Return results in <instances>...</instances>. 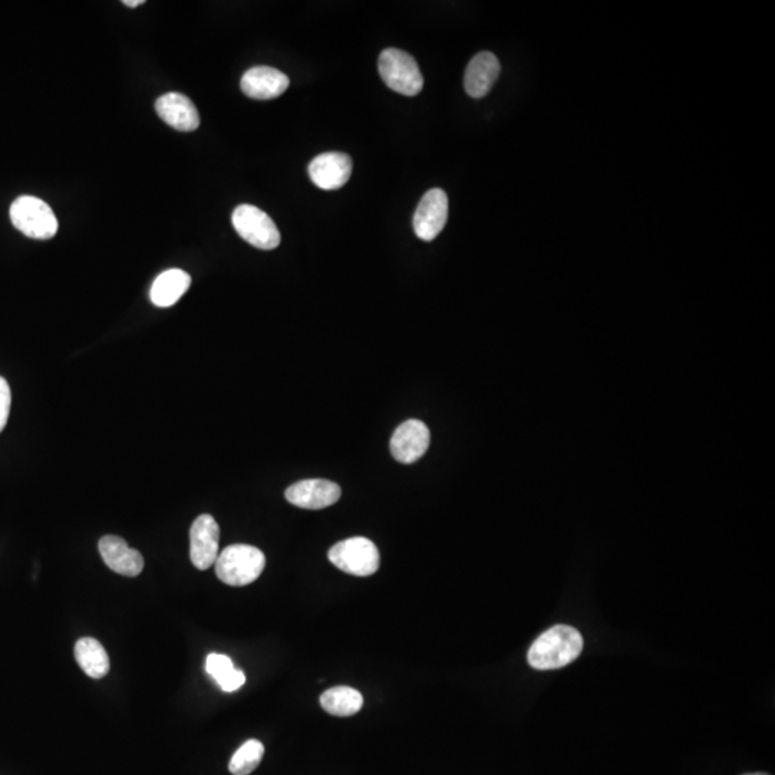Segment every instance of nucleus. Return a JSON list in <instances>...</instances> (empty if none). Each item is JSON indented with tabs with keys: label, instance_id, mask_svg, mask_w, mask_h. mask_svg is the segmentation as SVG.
<instances>
[{
	"label": "nucleus",
	"instance_id": "nucleus-1",
	"mask_svg": "<svg viewBox=\"0 0 775 775\" xmlns=\"http://www.w3.org/2000/svg\"><path fill=\"white\" fill-rule=\"evenodd\" d=\"M583 651V636L572 626L557 625L540 635L527 654L534 669L549 671L572 664Z\"/></svg>",
	"mask_w": 775,
	"mask_h": 775
},
{
	"label": "nucleus",
	"instance_id": "nucleus-2",
	"mask_svg": "<svg viewBox=\"0 0 775 775\" xmlns=\"http://www.w3.org/2000/svg\"><path fill=\"white\" fill-rule=\"evenodd\" d=\"M216 575L229 586H247L262 575L266 557L262 550L249 544H233L219 553Z\"/></svg>",
	"mask_w": 775,
	"mask_h": 775
},
{
	"label": "nucleus",
	"instance_id": "nucleus-3",
	"mask_svg": "<svg viewBox=\"0 0 775 775\" xmlns=\"http://www.w3.org/2000/svg\"><path fill=\"white\" fill-rule=\"evenodd\" d=\"M379 74L385 84L398 94L415 97L424 87L420 67L414 56L401 49H385L379 56Z\"/></svg>",
	"mask_w": 775,
	"mask_h": 775
},
{
	"label": "nucleus",
	"instance_id": "nucleus-4",
	"mask_svg": "<svg viewBox=\"0 0 775 775\" xmlns=\"http://www.w3.org/2000/svg\"><path fill=\"white\" fill-rule=\"evenodd\" d=\"M13 226L25 236L36 240L52 239L58 232V220L51 207L32 196H22L11 206Z\"/></svg>",
	"mask_w": 775,
	"mask_h": 775
},
{
	"label": "nucleus",
	"instance_id": "nucleus-5",
	"mask_svg": "<svg viewBox=\"0 0 775 775\" xmlns=\"http://www.w3.org/2000/svg\"><path fill=\"white\" fill-rule=\"evenodd\" d=\"M328 557L339 570L358 577L374 575L381 563L378 547L365 537H352L336 543L329 550Z\"/></svg>",
	"mask_w": 775,
	"mask_h": 775
},
{
	"label": "nucleus",
	"instance_id": "nucleus-6",
	"mask_svg": "<svg viewBox=\"0 0 775 775\" xmlns=\"http://www.w3.org/2000/svg\"><path fill=\"white\" fill-rule=\"evenodd\" d=\"M233 227L239 236L260 250H273L280 244V233L275 222L265 211L250 204H242L233 211Z\"/></svg>",
	"mask_w": 775,
	"mask_h": 775
},
{
	"label": "nucleus",
	"instance_id": "nucleus-7",
	"mask_svg": "<svg viewBox=\"0 0 775 775\" xmlns=\"http://www.w3.org/2000/svg\"><path fill=\"white\" fill-rule=\"evenodd\" d=\"M220 527L210 514H201L190 530V557L199 570L210 569L219 557Z\"/></svg>",
	"mask_w": 775,
	"mask_h": 775
},
{
	"label": "nucleus",
	"instance_id": "nucleus-8",
	"mask_svg": "<svg viewBox=\"0 0 775 775\" xmlns=\"http://www.w3.org/2000/svg\"><path fill=\"white\" fill-rule=\"evenodd\" d=\"M448 197L441 189H432L422 197L414 216L415 234L424 242H431L447 224Z\"/></svg>",
	"mask_w": 775,
	"mask_h": 775
},
{
	"label": "nucleus",
	"instance_id": "nucleus-9",
	"mask_svg": "<svg viewBox=\"0 0 775 775\" xmlns=\"http://www.w3.org/2000/svg\"><path fill=\"white\" fill-rule=\"evenodd\" d=\"M286 500L293 506L305 510H322L338 503L342 496L341 487L329 480H303L286 490Z\"/></svg>",
	"mask_w": 775,
	"mask_h": 775
},
{
	"label": "nucleus",
	"instance_id": "nucleus-10",
	"mask_svg": "<svg viewBox=\"0 0 775 775\" xmlns=\"http://www.w3.org/2000/svg\"><path fill=\"white\" fill-rule=\"evenodd\" d=\"M430 430L422 421L408 420L399 425L391 438V453L401 464L420 460L430 447Z\"/></svg>",
	"mask_w": 775,
	"mask_h": 775
},
{
	"label": "nucleus",
	"instance_id": "nucleus-11",
	"mask_svg": "<svg viewBox=\"0 0 775 775\" xmlns=\"http://www.w3.org/2000/svg\"><path fill=\"white\" fill-rule=\"evenodd\" d=\"M352 174V160L344 153L318 155L309 164V176L322 190H338L348 183Z\"/></svg>",
	"mask_w": 775,
	"mask_h": 775
},
{
	"label": "nucleus",
	"instance_id": "nucleus-12",
	"mask_svg": "<svg viewBox=\"0 0 775 775\" xmlns=\"http://www.w3.org/2000/svg\"><path fill=\"white\" fill-rule=\"evenodd\" d=\"M155 110L161 120L174 130L190 133L200 125V115L196 105L186 95L170 92L155 102Z\"/></svg>",
	"mask_w": 775,
	"mask_h": 775
},
{
	"label": "nucleus",
	"instance_id": "nucleus-13",
	"mask_svg": "<svg viewBox=\"0 0 775 775\" xmlns=\"http://www.w3.org/2000/svg\"><path fill=\"white\" fill-rule=\"evenodd\" d=\"M100 553L105 565L118 575L135 577L144 569V557L138 550L128 546L118 536H104L100 542Z\"/></svg>",
	"mask_w": 775,
	"mask_h": 775
},
{
	"label": "nucleus",
	"instance_id": "nucleus-14",
	"mask_svg": "<svg viewBox=\"0 0 775 775\" xmlns=\"http://www.w3.org/2000/svg\"><path fill=\"white\" fill-rule=\"evenodd\" d=\"M240 87L253 100H273L285 94L289 88V78L279 69L255 67L243 75Z\"/></svg>",
	"mask_w": 775,
	"mask_h": 775
},
{
	"label": "nucleus",
	"instance_id": "nucleus-15",
	"mask_svg": "<svg viewBox=\"0 0 775 775\" xmlns=\"http://www.w3.org/2000/svg\"><path fill=\"white\" fill-rule=\"evenodd\" d=\"M500 61L491 52H480L465 71L464 88L471 98L486 97L500 75Z\"/></svg>",
	"mask_w": 775,
	"mask_h": 775
},
{
	"label": "nucleus",
	"instance_id": "nucleus-16",
	"mask_svg": "<svg viewBox=\"0 0 775 775\" xmlns=\"http://www.w3.org/2000/svg\"><path fill=\"white\" fill-rule=\"evenodd\" d=\"M191 277L181 269H170L154 280L150 290V299L158 308H170L183 298L190 289Z\"/></svg>",
	"mask_w": 775,
	"mask_h": 775
},
{
	"label": "nucleus",
	"instance_id": "nucleus-17",
	"mask_svg": "<svg viewBox=\"0 0 775 775\" xmlns=\"http://www.w3.org/2000/svg\"><path fill=\"white\" fill-rule=\"evenodd\" d=\"M75 659L89 678L101 679L110 672V658L97 639H79L75 645Z\"/></svg>",
	"mask_w": 775,
	"mask_h": 775
},
{
	"label": "nucleus",
	"instance_id": "nucleus-18",
	"mask_svg": "<svg viewBox=\"0 0 775 775\" xmlns=\"http://www.w3.org/2000/svg\"><path fill=\"white\" fill-rule=\"evenodd\" d=\"M321 705L333 717H352L361 711L364 697L354 688L335 687L323 692Z\"/></svg>",
	"mask_w": 775,
	"mask_h": 775
},
{
	"label": "nucleus",
	"instance_id": "nucleus-19",
	"mask_svg": "<svg viewBox=\"0 0 775 775\" xmlns=\"http://www.w3.org/2000/svg\"><path fill=\"white\" fill-rule=\"evenodd\" d=\"M206 671L224 692L237 691L246 682L244 672L234 668L232 659L226 655L210 654L207 656Z\"/></svg>",
	"mask_w": 775,
	"mask_h": 775
},
{
	"label": "nucleus",
	"instance_id": "nucleus-20",
	"mask_svg": "<svg viewBox=\"0 0 775 775\" xmlns=\"http://www.w3.org/2000/svg\"><path fill=\"white\" fill-rule=\"evenodd\" d=\"M265 755V747L262 742L249 740L234 753L230 760L229 770L233 775H249L259 767Z\"/></svg>",
	"mask_w": 775,
	"mask_h": 775
},
{
	"label": "nucleus",
	"instance_id": "nucleus-21",
	"mask_svg": "<svg viewBox=\"0 0 775 775\" xmlns=\"http://www.w3.org/2000/svg\"><path fill=\"white\" fill-rule=\"evenodd\" d=\"M12 394L11 387L5 378L0 377V432L5 430L11 412Z\"/></svg>",
	"mask_w": 775,
	"mask_h": 775
},
{
	"label": "nucleus",
	"instance_id": "nucleus-22",
	"mask_svg": "<svg viewBox=\"0 0 775 775\" xmlns=\"http://www.w3.org/2000/svg\"><path fill=\"white\" fill-rule=\"evenodd\" d=\"M125 6H128V8H137V6L144 5V0H124Z\"/></svg>",
	"mask_w": 775,
	"mask_h": 775
},
{
	"label": "nucleus",
	"instance_id": "nucleus-23",
	"mask_svg": "<svg viewBox=\"0 0 775 775\" xmlns=\"http://www.w3.org/2000/svg\"><path fill=\"white\" fill-rule=\"evenodd\" d=\"M745 775H770V774H765V773H753V774H745Z\"/></svg>",
	"mask_w": 775,
	"mask_h": 775
}]
</instances>
